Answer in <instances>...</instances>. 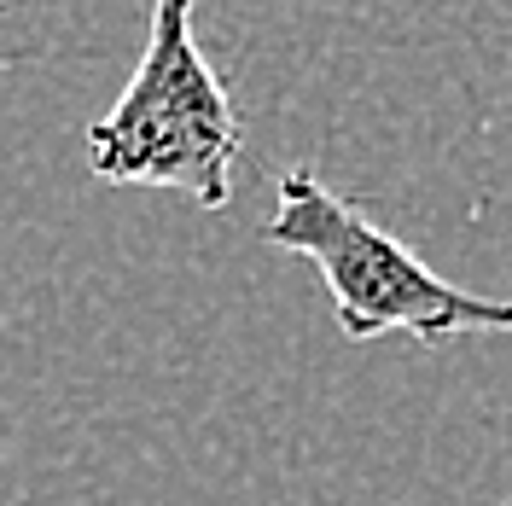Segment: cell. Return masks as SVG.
<instances>
[{"label": "cell", "instance_id": "3957f363", "mask_svg": "<svg viewBox=\"0 0 512 506\" xmlns=\"http://www.w3.org/2000/svg\"><path fill=\"white\" fill-rule=\"evenodd\" d=\"M6 6H12V0H0V12H6Z\"/></svg>", "mask_w": 512, "mask_h": 506}, {"label": "cell", "instance_id": "7a4b0ae2", "mask_svg": "<svg viewBox=\"0 0 512 506\" xmlns=\"http://www.w3.org/2000/svg\"><path fill=\"white\" fill-rule=\"evenodd\" d=\"M245 117L192 35V0H152L146 47L117 105L88 128V169L111 187H163L227 210Z\"/></svg>", "mask_w": 512, "mask_h": 506}, {"label": "cell", "instance_id": "6da1fadb", "mask_svg": "<svg viewBox=\"0 0 512 506\" xmlns=\"http://www.w3.org/2000/svg\"><path fill=\"white\" fill-rule=\"evenodd\" d=\"M262 245L315 268L350 344L408 332L419 349H443L460 332H512V297H478L448 285L419 251L384 233L361 198L332 192L315 169L280 175Z\"/></svg>", "mask_w": 512, "mask_h": 506}]
</instances>
